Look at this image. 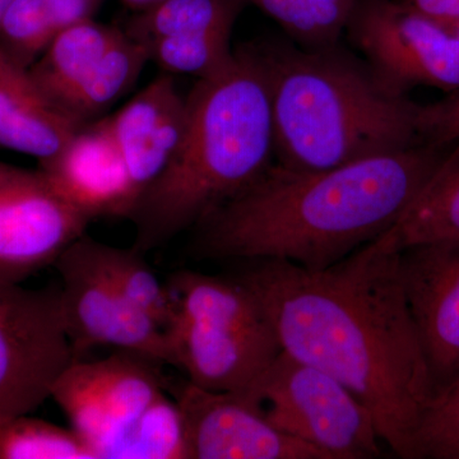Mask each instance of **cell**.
<instances>
[{"label":"cell","mask_w":459,"mask_h":459,"mask_svg":"<svg viewBox=\"0 0 459 459\" xmlns=\"http://www.w3.org/2000/svg\"><path fill=\"white\" fill-rule=\"evenodd\" d=\"M281 350L331 374L369 409L383 444L416 459L420 420L435 394L411 316L400 252L380 238L323 270L244 261Z\"/></svg>","instance_id":"cell-1"},{"label":"cell","mask_w":459,"mask_h":459,"mask_svg":"<svg viewBox=\"0 0 459 459\" xmlns=\"http://www.w3.org/2000/svg\"><path fill=\"white\" fill-rule=\"evenodd\" d=\"M446 155V146L419 142L331 170L272 164L195 226L193 252L213 261L331 267L391 229Z\"/></svg>","instance_id":"cell-2"},{"label":"cell","mask_w":459,"mask_h":459,"mask_svg":"<svg viewBox=\"0 0 459 459\" xmlns=\"http://www.w3.org/2000/svg\"><path fill=\"white\" fill-rule=\"evenodd\" d=\"M186 105L177 152L128 219L133 247L143 255L195 228L273 164L270 92L255 45L238 48L222 69L197 80Z\"/></svg>","instance_id":"cell-3"},{"label":"cell","mask_w":459,"mask_h":459,"mask_svg":"<svg viewBox=\"0 0 459 459\" xmlns=\"http://www.w3.org/2000/svg\"><path fill=\"white\" fill-rule=\"evenodd\" d=\"M255 47L270 92L277 165L331 170L424 142L421 105L388 89L337 45Z\"/></svg>","instance_id":"cell-4"},{"label":"cell","mask_w":459,"mask_h":459,"mask_svg":"<svg viewBox=\"0 0 459 459\" xmlns=\"http://www.w3.org/2000/svg\"><path fill=\"white\" fill-rule=\"evenodd\" d=\"M168 285L175 301L166 331L172 367L193 385L243 391L282 351L261 301L237 277L181 270Z\"/></svg>","instance_id":"cell-5"},{"label":"cell","mask_w":459,"mask_h":459,"mask_svg":"<svg viewBox=\"0 0 459 459\" xmlns=\"http://www.w3.org/2000/svg\"><path fill=\"white\" fill-rule=\"evenodd\" d=\"M273 427L325 459H370L382 439L369 409L331 374L281 351L243 391Z\"/></svg>","instance_id":"cell-6"},{"label":"cell","mask_w":459,"mask_h":459,"mask_svg":"<svg viewBox=\"0 0 459 459\" xmlns=\"http://www.w3.org/2000/svg\"><path fill=\"white\" fill-rule=\"evenodd\" d=\"M74 360L60 287L0 285V427L40 407Z\"/></svg>","instance_id":"cell-7"},{"label":"cell","mask_w":459,"mask_h":459,"mask_svg":"<svg viewBox=\"0 0 459 459\" xmlns=\"http://www.w3.org/2000/svg\"><path fill=\"white\" fill-rule=\"evenodd\" d=\"M54 267L62 280L63 319L75 360H82L96 347H113L172 367L168 334L108 280L96 253V240L82 235L66 247Z\"/></svg>","instance_id":"cell-8"},{"label":"cell","mask_w":459,"mask_h":459,"mask_svg":"<svg viewBox=\"0 0 459 459\" xmlns=\"http://www.w3.org/2000/svg\"><path fill=\"white\" fill-rule=\"evenodd\" d=\"M160 367L131 351L98 361L74 360L54 383L50 398L96 459H111L133 422L168 389Z\"/></svg>","instance_id":"cell-9"},{"label":"cell","mask_w":459,"mask_h":459,"mask_svg":"<svg viewBox=\"0 0 459 459\" xmlns=\"http://www.w3.org/2000/svg\"><path fill=\"white\" fill-rule=\"evenodd\" d=\"M347 30L377 80L395 92L459 91V39L411 5L356 2Z\"/></svg>","instance_id":"cell-10"},{"label":"cell","mask_w":459,"mask_h":459,"mask_svg":"<svg viewBox=\"0 0 459 459\" xmlns=\"http://www.w3.org/2000/svg\"><path fill=\"white\" fill-rule=\"evenodd\" d=\"M89 223L40 169L0 161V285H21L56 264Z\"/></svg>","instance_id":"cell-11"},{"label":"cell","mask_w":459,"mask_h":459,"mask_svg":"<svg viewBox=\"0 0 459 459\" xmlns=\"http://www.w3.org/2000/svg\"><path fill=\"white\" fill-rule=\"evenodd\" d=\"M168 389L186 419L190 459H325L238 392L208 391L186 379Z\"/></svg>","instance_id":"cell-12"},{"label":"cell","mask_w":459,"mask_h":459,"mask_svg":"<svg viewBox=\"0 0 459 459\" xmlns=\"http://www.w3.org/2000/svg\"><path fill=\"white\" fill-rule=\"evenodd\" d=\"M400 272L437 392L459 377V238L401 250Z\"/></svg>","instance_id":"cell-13"},{"label":"cell","mask_w":459,"mask_h":459,"mask_svg":"<svg viewBox=\"0 0 459 459\" xmlns=\"http://www.w3.org/2000/svg\"><path fill=\"white\" fill-rule=\"evenodd\" d=\"M51 186L89 221L129 219L138 195L108 117L83 124L56 156L39 164Z\"/></svg>","instance_id":"cell-14"},{"label":"cell","mask_w":459,"mask_h":459,"mask_svg":"<svg viewBox=\"0 0 459 459\" xmlns=\"http://www.w3.org/2000/svg\"><path fill=\"white\" fill-rule=\"evenodd\" d=\"M107 117L141 198L179 147L188 119L186 96L178 90L174 75L160 74Z\"/></svg>","instance_id":"cell-15"},{"label":"cell","mask_w":459,"mask_h":459,"mask_svg":"<svg viewBox=\"0 0 459 459\" xmlns=\"http://www.w3.org/2000/svg\"><path fill=\"white\" fill-rule=\"evenodd\" d=\"M82 126L51 101L29 68L0 49V148L41 164L56 156Z\"/></svg>","instance_id":"cell-16"},{"label":"cell","mask_w":459,"mask_h":459,"mask_svg":"<svg viewBox=\"0 0 459 459\" xmlns=\"http://www.w3.org/2000/svg\"><path fill=\"white\" fill-rule=\"evenodd\" d=\"M455 144L415 201L380 235L398 252L418 244L459 238V140Z\"/></svg>","instance_id":"cell-17"},{"label":"cell","mask_w":459,"mask_h":459,"mask_svg":"<svg viewBox=\"0 0 459 459\" xmlns=\"http://www.w3.org/2000/svg\"><path fill=\"white\" fill-rule=\"evenodd\" d=\"M122 32L93 20L68 27L30 66V74L51 101L62 108L63 102L89 75Z\"/></svg>","instance_id":"cell-18"},{"label":"cell","mask_w":459,"mask_h":459,"mask_svg":"<svg viewBox=\"0 0 459 459\" xmlns=\"http://www.w3.org/2000/svg\"><path fill=\"white\" fill-rule=\"evenodd\" d=\"M105 0H14L0 23V49L30 68L68 27L92 20Z\"/></svg>","instance_id":"cell-19"},{"label":"cell","mask_w":459,"mask_h":459,"mask_svg":"<svg viewBox=\"0 0 459 459\" xmlns=\"http://www.w3.org/2000/svg\"><path fill=\"white\" fill-rule=\"evenodd\" d=\"M148 62L147 48L123 31L63 102V110L81 124L101 119L108 108L131 91Z\"/></svg>","instance_id":"cell-20"},{"label":"cell","mask_w":459,"mask_h":459,"mask_svg":"<svg viewBox=\"0 0 459 459\" xmlns=\"http://www.w3.org/2000/svg\"><path fill=\"white\" fill-rule=\"evenodd\" d=\"M243 0H160L126 25L133 40L146 45L169 36L231 35Z\"/></svg>","instance_id":"cell-21"},{"label":"cell","mask_w":459,"mask_h":459,"mask_svg":"<svg viewBox=\"0 0 459 459\" xmlns=\"http://www.w3.org/2000/svg\"><path fill=\"white\" fill-rule=\"evenodd\" d=\"M96 253L108 280L142 313L168 331L174 319L175 301L168 282L156 276L134 247L123 249L96 240Z\"/></svg>","instance_id":"cell-22"},{"label":"cell","mask_w":459,"mask_h":459,"mask_svg":"<svg viewBox=\"0 0 459 459\" xmlns=\"http://www.w3.org/2000/svg\"><path fill=\"white\" fill-rule=\"evenodd\" d=\"M166 391L133 422L111 459H190L186 419Z\"/></svg>","instance_id":"cell-23"},{"label":"cell","mask_w":459,"mask_h":459,"mask_svg":"<svg viewBox=\"0 0 459 459\" xmlns=\"http://www.w3.org/2000/svg\"><path fill=\"white\" fill-rule=\"evenodd\" d=\"M252 3L307 49L337 45L358 0H243Z\"/></svg>","instance_id":"cell-24"},{"label":"cell","mask_w":459,"mask_h":459,"mask_svg":"<svg viewBox=\"0 0 459 459\" xmlns=\"http://www.w3.org/2000/svg\"><path fill=\"white\" fill-rule=\"evenodd\" d=\"M0 459H96L74 429L29 415L0 427Z\"/></svg>","instance_id":"cell-25"},{"label":"cell","mask_w":459,"mask_h":459,"mask_svg":"<svg viewBox=\"0 0 459 459\" xmlns=\"http://www.w3.org/2000/svg\"><path fill=\"white\" fill-rule=\"evenodd\" d=\"M150 62L156 63L164 74L192 75L202 80L228 65L234 56L231 35L169 36L144 45Z\"/></svg>","instance_id":"cell-26"},{"label":"cell","mask_w":459,"mask_h":459,"mask_svg":"<svg viewBox=\"0 0 459 459\" xmlns=\"http://www.w3.org/2000/svg\"><path fill=\"white\" fill-rule=\"evenodd\" d=\"M459 459V377L435 392L416 433V459Z\"/></svg>","instance_id":"cell-27"},{"label":"cell","mask_w":459,"mask_h":459,"mask_svg":"<svg viewBox=\"0 0 459 459\" xmlns=\"http://www.w3.org/2000/svg\"><path fill=\"white\" fill-rule=\"evenodd\" d=\"M420 134L422 141L448 146L459 140V91L430 105H421Z\"/></svg>","instance_id":"cell-28"},{"label":"cell","mask_w":459,"mask_h":459,"mask_svg":"<svg viewBox=\"0 0 459 459\" xmlns=\"http://www.w3.org/2000/svg\"><path fill=\"white\" fill-rule=\"evenodd\" d=\"M410 5L446 29L459 23V0H410Z\"/></svg>","instance_id":"cell-29"},{"label":"cell","mask_w":459,"mask_h":459,"mask_svg":"<svg viewBox=\"0 0 459 459\" xmlns=\"http://www.w3.org/2000/svg\"><path fill=\"white\" fill-rule=\"evenodd\" d=\"M123 2L126 3V5H129V7L141 12L155 4L157 0H123Z\"/></svg>","instance_id":"cell-30"},{"label":"cell","mask_w":459,"mask_h":459,"mask_svg":"<svg viewBox=\"0 0 459 459\" xmlns=\"http://www.w3.org/2000/svg\"><path fill=\"white\" fill-rule=\"evenodd\" d=\"M14 0H0V23L7 13L8 9L13 4Z\"/></svg>","instance_id":"cell-31"},{"label":"cell","mask_w":459,"mask_h":459,"mask_svg":"<svg viewBox=\"0 0 459 459\" xmlns=\"http://www.w3.org/2000/svg\"><path fill=\"white\" fill-rule=\"evenodd\" d=\"M449 31H452L455 33V36L459 39V23L457 26L453 27V29L449 30Z\"/></svg>","instance_id":"cell-32"},{"label":"cell","mask_w":459,"mask_h":459,"mask_svg":"<svg viewBox=\"0 0 459 459\" xmlns=\"http://www.w3.org/2000/svg\"><path fill=\"white\" fill-rule=\"evenodd\" d=\"M157 2H160V0H157ZM155 4H156V3H155Z\"/></svg>","instance_id":"cell-33"}]
</instances>
